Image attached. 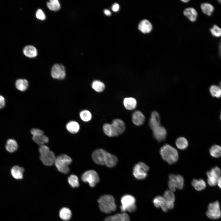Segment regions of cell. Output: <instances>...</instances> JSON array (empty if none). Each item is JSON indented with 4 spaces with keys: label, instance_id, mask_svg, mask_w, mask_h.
Segmentation results:
<instances>
[{
    "label": "cell",
    "instance_id": "4316f807",
    "mask_svg": "<svg viewBox=\"0 0 221 221\" xmlns=\"http://www.w3.org/2000/svg\"><path fill=\"white\" fill-rule=\"evenodd\" d=\"M66 127L67 130L73 134L77 133L79 129V124L75 121H71L68 122L67 124Z\"/></svg>",
    "mask_w": 221,
    "mask_h": 221
},
{
    "label": "cell",
    "instance_id": "5b68a950",
    "mask_svg": "<svg viewBox=\"0 0 221 221\" xmlns=\"http://www.w3.org/2000/svg\"><path fill=\"white\" fill-rule=\"evenodd\" d=\"M149 170V167L146 164L143 162H140L134 165L133 174L136 179L142 180L147 176V172Z\"/></svg>",
    "mask_w": 221,
    "mask_h": 221
},
{
    "label": "cell",
    "instance_id": "d590c367",
    "mask_svg": "<svg viewBox=\"0 0 221 221\" xmlns=\"http://www.w3.org/2000/svg\"><path fill=\"white\" fill-rule=\"evenodd\" d=\"M47 6L51 10L54 11L59 10L60 7V4L57 0H51L47 3Z\"/></svg>",
    "mask_w": 221,
    "mask_h": 221
},
{
    "label": "cell",
    "instance_id": "f6af8a7d",
    "mask_svg": "<svg viewBox=\"0 0 221 221\" xmlns=\"http://www.w3.org/2000/svg\"><path fill=\"white\" fill-rule=\"evenodd\" d=\"M119 8V5L117 3H114L112 6V10L115 12L118 11Z\"/></svg>",
    "mask_w": 221,
    "mask_h": 221
},
{
    "label": "cell",
    "instance_id": "8fae6325",
    "mask_svg": "<svg viewBox=\"0 0 221 221\" xmlns=\"http://www.w3.org/2000/svg\"><path fill=\"white\" fill-rule=\"evenodd\" d=\"M51 75L54 79H63L66 76L64 67L61 64H54L52 68Z\"/></svg>",
    "mask_w": 221,
    "mask_h": 221
},
{
    "label": "cell",
    "instance_id": "d6a6232c",
    "mask_svg": "<svg viewBox=\"0 0 221 221\" xmlns=\"http://www.w3.org/2000/svg\"><path fill=\"white\" fill-rule=\"evenodd\" d=\"M209 152L212 157H219L221 156V147L216 145H213L210 148Z\"/></svg>",
    "mask_w": 221,
    "mask_h": 221
},
{
    "label": "cell",
    "instance_id": "277c9868",
    "mask_svg": "<svg viewBox=\"0 0 221 221\" xmlns=\"http://www.w3.org/2000/svg\"><path fill=\"white\" fill-rule=\"evenodd\" d=\"M135 202V199L133 196L128 194L124 195L121 199V205L120 207L121 211L122 212L126 211L130 212H134L136 208Z\"/></svg>",
    "mask_w": 221,
    "mask_h": 221
},
{
    "label": "cell",
    "instance_id": "d6986e66",
    "mask_svg": "<svg viewBox=\"0 0 221 221\" xmlns=\"http://www.w3.org/2000/svg\"><path fill=\"white\" fill-rule=\"evenodd\" d=\"M138 28L142 33H147L152 30V25L149 21L144 19L140 22L138 24Z\"/></svg>",
    "mask_w": 221,
    "mask_h": 221
},
{
    "label": "cell",
    "instance_id": "f546056e",
    "mask_svg": "<svg viewBox=\"0 0 221 221\" xmlns=\"http://www.w3.org/2000/svg\"><path fill=\"white\" fill-rule=\"evenodd\" d=\"M176 145L179 149L184 150L187 147L188 145V142L185 138L180 137L176 140Z\"/></svg>",
    "mask_w": 221,
    "mask_h": 221
},
{
    "label": "cell",
    "instance_id": "74e56055",
    "mask_svg": "<svg viewBox=\"0 0 221 221\" xmlns=\"http://www.w3.org/2000/svg\"><path fill=\"white\" fill-rule=\"evenodd\" d=\"M166 203H174L175 197L173 192L170 190H167L164 192L163 197Z\"/></svg>",
    "mask_w": 221,
    "mask_h": 221
},
{
    "label": "cell",
    "instance_id": "9c48e42d",
    "mask_svg": "<svg viewBox=\"0 0 221 221\" xmlns=\"http://www.w3.org/2000/svg\"><path fill=\"white\" fill-rule=\"evenodd\" d=\"M40 153V158L43 163L47 166H50L54 163L56 157L54 153L49 149Z\"/></svg>",
    "mask_w": 221,
    "mask_h": 221
},
{
    "label": "cell",
    "instance_id": "7dc6e473",
    "mask_svg": "<svg viewBox=\"0 0 221 221\" xmlns=\"http://www.w3.org/2000/svg\"><path fill=\"white\" fill-rule=\"evenodd\" d=\"M219 56L221 58V39L219 43Z\"/></svg>",
    "mask_w": 221,
    "mask_h": 221
},
{
    "label": "cell",
    "instance_id": "52a82bcc",
    "mask_svg": "<svg viewBox=\"0 0 221 221\" xmlns=\"http://www.w3.org/2000/svg\"><path fill=\"white\" fill-rule=\"evenodd\" d=\"M206 214L209 218L213 219H216L220 217L221 211L218 201L209 204Z\"/></svg>",
    "mask_w": 221,
    "mask_h": 221
},
{
    "label": "cell",
    "instance_id": "f35d334b",
    "mask_svg": "<svg viewBox=\"0 0 221 221\" xmlns=\"http://www.w3.org/2000/svg\"><path fill=\"white\" fill-rule=\"evenodd\" d=\"M211 34L215 37H221V28L216 25H214L210 29Z\"/></svg>",
    "mask_w": 221,
    "mask_h": 221
},
{
    "label": "cell",
    "instance_id": "83f0119b",
    "mask_svg": "<svg viewBox=\"0 0 221 221\" xmlns=\"http://www.w3.org/2000/svg\"><path fill=\"white\" fill-rule=\"evenodd\" d=\"M17 144L15 140L10 139L7 141L6 148L8 152L10 153L14 152L17 150Z\"/></svg>",
    "mask_w": 221,
    "mask_h": 221
},
{
    "label": "cell",
    "instance_id": "3957f363",
    "mask_svg": "<svg viewBox=\"0 0 221 221\" xmlns=\"http://www.w3.org/2000/svg\"><path fill=\"white\" fill-rule=\"evenodd\" d=\"M72 162V159L69 156L61 154L56 158L54 164L59 171L66 174L69 172V165Z\"/></svg>",
    "mask_w": 221,
    "mask_h": 221
},
{
    "label": "cell",
    "instance_id": "e575fe53",
    "mask_svg": "<svg viewBox=\"0 0 221 221\" xmlns=\"http://www.w3.org/2000/svg\"><path fill=\"white\" fill-rule=\"evenodd\" d=\"M209 91L211 96L213 97L219 98L221 97V88L215 85H212L209 88Z\"/></svg>",
    "mask_w": 221,
    "mask_h": 221
},
{
    "label": "cell",
    "instance_id": "6da1fadb",
    "mask_svg": "<svg viewBox=\"0 0 221 221\" xmlns=\"http://www.w3.org/2000/svg\"><path fill=\"white\" fill-rule=\"evenodd\" d=\"M160 152L162 159L170 165L174 164L178 160L179 156L177 150L168 144L163 146L160 148Z\"/></svg>",
    "mask_w": 221,
    "mask_h": 221
},
{
    "label": "cell",
    "instance_id": "8992f818",
    "mask_svg": "<svg viewBox=\"0 0 221 221\" xmlns=\"http://www.w3.org/2000/svg\"><path fill=\"white\" fill-rule=\"evenodd\" d=\"M82 180L89 183L90 186L94 187L99 180L97 173L94 170H90L84 173L81 176Z\"/></svg>",
    "mask_w": 221,
    "mask_h": 221
},
{
    "label": "cell",
    "instance_id": "7c38bea8",
    "mask_svg": "<svg viewBox=\"0 0 221 221\" xmlns=\"http://www.w3.org/2000/svg\"><path fill=\"white\" fill-rule=\"evenodd\" d=\"M107 152L103 149H96L92 153V159L97 164L105 165V160Z\"/></svg>",
    "mask_w": 221,
    "mask_h": 221
},
{
    "label": "cell",
    "instance_id": "60d3db41",
    "mask_svg": "<svg viewBox=\"0 0 221 221\" xmlns=\"http://www.w3.org/2000/svg\"><path fill=\"white\" fill-rule=\"evenodd\" d=\"M103 130L105 134L110 137H113V132L111 124L106 123L103 126Z\"/></svg>",
    "mask_w": 221,
    "mask_h": 221
},
{
    "label": "cell",
    "instance_id": "4fadbf2b",
    "mask_svg": "<svg viewBox=\"0 0 221 221\" xmlns=\"http://www.w3.org/2000/svg\"><path fill=\"white\" fill-rule=\"evenodd\" d=\"M152 130L154 137L158 142H161L165 140L167 131L164 127L160 125Z\"/></svg>",
    "mask_w": 221,
    "mask_h": 221
},
{
    "label": "cell",
    "instance_id": "8d00e7d4",
    "mask_svg": "<svg viewBox=\"0 0 221 221\" xmlns=\"http://www.w3.org/2000/svg\"><path fill=\"white\" fill-rule=\"evenodd\" d=\"M68 181L69 184L73 188H77L79 186L78 178L75 175H70L68 177Z\"/></svg>",
    "mask_w": 221,
    "mask_h": 221
},
{
    "label": "cell",
    "instance_id": "ffe728a7",
    "mask_svg": "<svg viewBox=\"0 0 221 221\" xmlns=\"http://www.w3.org/2000/svg\"><path fill=\"white\" fill-rule=\"evenodd\" d=\"M184 15L190 21L192 22L195 21L197 16V13L196 10L192 7L185 9L183 12Z\"/></svg>",
    "mask_w": 221,
    "mask_h": 221
},
{
    "label": "cell",
    "instance_id": "f5cc1de1",
    "mask_svg": "<svg viewBox=\"0 0 221 221\" xmlns=\"http://www.w3.org/2000/svg\"><path fill=\"white\" fill-rule=\"evenodd\" d=\"M220 118L221 120V113H220Z\"/></svg>",
    "mask_w": 221,
    "mask_h": 221
},
{
    "label": "cell",
    "instance_id": "603a6c76",
    "mask_svg": "<svg viewBox=\"0 0 221 221\" xmlns=\"http://www.w3.org/2000/svg\"><path fill=\"white\" fill-rule=\"evenodd\" d=\"M24 169L17 165L13 167L11 170V173L13 176L17 179H21L23 177Z\"/></svg>",
    "mask_w": 221,
    "mask_h": 221
},
{
    "label": "cell",
    "instance_id": "bcb514c9",
    "mask_svg": "<svg viewBox=\"0 0 221 221\" xmlns=\"http://www.w3.org/2000/svg\"><path fill=\"white\" fill-rule=\"evenodd\" d=\"M104 12L105 14L107 16H110L111 15V13L110 11L107 9H105Z\"/></svg>",
    "mask_w": 221,
    "mask_h": 221
},
{
    "label": "cell",
    "instance_id": "ee69618b",
    "mask_svg": "<svg viewBox=\"0 0 221 221\" xmlns=\"http://www.w3.org/2000/svg\"><path fill=\"white\" fill-rule=\"evenodd\" d=\"M5 105V99L4 97L0 95V109L3 108Z\"/></svg>",
    "mask_w": 221,
    "mask_h": 221
},
{
    "label": "cell",
    "instance_id": "4dcf8cb0",
    "mask_svg": "<svg viewBox=\"0 0 221 221\" xmlns=\"http://www.w3.org/2000/svg\"><path fill=\"white\" fill-rule=\"evenodd\" d=\"M59 215L61 219L64 221H68L71 218L72 213L70 210L66 207L61 209L60 211Z\"/></svg>",
    "mask_w": 221,
    "mask_h": 221
},
{
    "label": "cell",
    "instance_id": "2e32d148",
    "mask_svg": "<svg viewBox=\"0 0 221 221\" xmlns=\"http://www.w3.org/2000/svg\"><path fill=\"white\" fill-rule=\"evenodd\" d=\"M149 124L152 130L160 126V115L157 112L154 111L152 113Z\"/></svg>",
    "mask_w": 221,
    "mask_h": 221
},
{
    "label": "cell",
    "instance_id": "1f68e13d",
    "mask_svg": "<svg viewBox=\"0 0 221 221\" xmlns=\"http://www.w3.org/2000/svg\"><path fill=\"white\" fill-rule=\"evenodd\" d=\"M33 141L37 144L41 145L47 143L49 141L48 137L44 134L38 136H33Z\"/></svg>",
    "mask_w": 221,
    "mask_h": 221
},
{
    "label": "cell",
    "instance_id": "ab89813d",
    "mask_svg": "<svg viewBox=\"0 0 221 221\" xmlns=\"http://www.w3.org/2000/svg\"><path fill=\"white\" fill-rule=\"evenodd\" d=\"M80 117L81 119L84 122L90 121L91 118V114L90 111L87 110H83L80 113Z\"/></svg>",
    "mask_w": 221,
    "mask_h": 221
},
{
    "label": "cell",
    "instance_id": "d4e9b609",
    "mask_svg": "<svg viewBox=\"0 0 221 221\" xmlns=\"http://www.w3.org/2000/svg\"><path fill=\"white\" fill-rule=\"evenodd\" d=\"M200 7L202 12L209 16H211L213 13L214 8L210 3L206 2L201 4Z\"/></svg>",
    "mask_w": 221,
    "mask_h": 221
},
{
    "label": "cell",
    "instance_id": "b9f144b4",
    "mask_svg": "<svg viewBox=\"0 0 221 221\" xmlns=\"http://www.w3.org/2000/svg\"><path fill=\"white\" fill-rule=\"evenodd\" d=\"M36 16L37 18L41 20H44L45 18V15L41 9H38L36 13Z\"/></svg>",
    "mask_w": 221,
    "mask_h": 221
},
{
    "label": "cell",
    "instance_id": "30bf717a",
    "mask_svg": "<svg viewBox=\"0 0 221 221\" xmlns=\"http://www.w3.org/2000/svg\"><path fill=\"white\" fill-rule=\"evenodd\" d=\"M113 137L117 136L122 134L125 130L126 126L124 122L119 119L113 120L111 124Z\"/></svg>",
    "mask_w": 221,
    "mask_h": 221
},
{
    "label": "cell",
    "instance_id": "681fc988",
    "mask_svg": "<svg viewBox=\"0 0 221 221\" xmlns=\"http://www.w3.org/2000/svg\"><path fill=\"white\" fill-rule=\"evenodd\" d=\"M181 1L184 2H188L189 1V0H182Z\"/></svg>",
    "mask_w": 221,
    "mask_h": 221
},
{
    "label": "cell",
    "instance_id": "9a60e30c",
    "mask_svg": "<svg viewBox=\"0 0 221 221\" xmlns=\"http://www.w3.org/2000/svg\"><path fill=\"white\" fill-rule=\"evenodd\" d=\"M145 119L144 115L139 110L135 111L133 113L132 116V122L137 126L142 125L145 122Z\"/></svg>",
    "mask_w": 221,
    "mask_h": 221
},
{
    "label": "cell",
    "instance_id": "7402d4cb",
    "mask_svg": "<svg viewBox=\"0 0 221 221\" xmlns=\"http://www.w3.org/2000/svg\"><path fill=\"white\" fill-rule=\"evenodd\" d=\"M123 104L126 109L132 110L136 107L137 102L134 98L131 97H127L125 98L124 99Z\"/></svg>",
    "mask_w": 221,
    "mask_h": 221
},
{
    "label": "cell",
    "instance_id": "ba28073f",
    "mask_svg": "<svg viewBox=\"0 0 221 221\" xmlns=\"http://www.w3.org/2000/svg\"><path fill=\"white\" fill-rule=\"evenodd\" d=\"M221 171L218 167H215L207 173V183L211 186L217 184L218 180L221 176Z\"/></svg>",
    "mask_w": 221,
    "mask_h": 221
},
{
    "label": "cell",
    "instance_id": "f1b7e54d",
    "mask_svg": "<svg viewBox=\"0 0 221 221\" xmlns=\"http://www.w3.org/2000/svg\"><path fill=\"white\" fill-rule=\"evenodd\" d=\"M16 88L21 91H24L26 90L28 86V81L25 79H19L15 83Z\"/></svg>",
    "mask_w": 221,
    "mask_h": 221
},
{
    "label": "cell",
    "instance_id": "44dd1931",
    "mask_svg": "<svg viewBox=\"0 0 221 221\" xmlns=\"http://www.w3.org/2000/svg\"><path fill=\"white\" fill-rule=\"evenodd\" d=\"M118 161V158L115 156L107 152L105 160V165L108 167H113L116 165Z\"/></svg>",
    "mask_w": 221,
    "mask_h": 221
},
{
    "label": "cell",
    "instance_id": "e0dca14e",
    "mask_svg": "<svg viewBox=\"0 0 221 221\" xmlns=\"http://www.w3.org/2000/svg\"><path fill=\"white\" fill-rule=\"evenodd\" d=\"M104 221H130V219L128 215L124 212L108 217Z\"/></svg>",
    "mask_w": 221,
    "mask_h": 221
},
{
    "label": "cell",
    "instance_id": "7a4b0ae2",
    "mask_svg": "<svg viewBox=\"0 0 221 221\" xmlns=\"http://www.w3.org/2000/svg\"><path fill=\"white\" fill-rule=\"evenodd\" d=\"M98 202L100 210L105 213H110L116 209L114 199L110 195H105L101 196Z\"/></svg>",
    "mask_w": 221,
    "mask_h": 221
},
{
    "label": "cell",
    "instance_id": "cb8c5ba5",
    "mask_svg": "<svg viewBox=\"0 0 221 221\" xmlns=\"http://www.w3.org/2000/svg\"><path fill=\"white\" fill-rule=\"evenodd\" d=\"M23 52L25 56L29 58L35 57L37 55L36 48L32 45H28L25 47Z\"/></svg>",
    "mask_w": 221,
    "mask_h": 221
},
{
    "label": "cell",
    "instance_id": "f907efd6",
    "mask_svg": "<svg viewBox=\"0 0 221 221\" xmlns=\"http://www.w3.org/2000/svg\"><path fill=\"white\" fill-rule=\"evenodd\" d=\"M218 1L219 2V3H220L221 4V0H218Z\"/></svg>",
    "mask_w": 221,
    "mask_h": 221
},
{
    "label": "cell",
    "instance_id": "816d5d0a",
    "mask_svg": "<svg viewBox=\"0 0 221 221\" xmlns=\"http://www.w3.org/2000/svg\"><path fill=\"white\" fill-rule=\"evenodd\" d=\"M219 85H220V87L221 88V81L219 83Z\"/></svg>",
    "mask_w": 221,
    "mask_h": 221
},
{
    "label": "cell",
    "instance_id": "7bdbcfd3",
    "mask_svg": "<svg viewBox=\"0 0 221 221\" xmlns=\"http://www.w3.org/2000/svg\"><path fill=\"white\" fill-rule=\"evenodd\" d=\"M30 132L33 136H38L44 134V132L42 130L37 128L32 129Z\"/></svg>",
    "mask_w": 221,
    "mask_h": 221
},
{
    "label": "cell",
    "instance_id": "c3c4849f",
    "mask_svg": "<svg viewBox=\"0 0 221 221\" xmlns=\"http://www.w3.org/2000/svg\"><path fill=\"white\" fill-rule=\"evenodd\" d=\"M217 184L218 185L219 187L221 188V176L220 177L218 180Z\"/></svg>",
    "mask_w": 221,
    "mask_h": 221
},
{
    "label": "cell",
    "instance_id": "ac0fdd59",
    "mask_svg": "<svg viewBox=\"0 0 221 221\" xmlns=\"http://www.w3.org/2000/svg\"><path fill=\"white\" fill-rule=\"evenodd\" d=\"M153 203L157 208L161 207L163 211H167L168 209L166 206V201L163 197L160 196H156L154 199Z\"/></svg>",
    "mask_w": 221,
    "mask_h": 221
},
{
    "label": "cell",
    "instance_id": "836d02e7",
    "mask_svg": "<svg viewBox=\"0 0 221 221\" xmlns=\"http://www.w3.org/2000/svg\"><path fill=\"white\" fill-rule=\"evenodd\" d=\"M91 87L94 90L98 92H102L105 88L104 83L101 81L98 80L93 81L92 83Z\"/></svg>",
    "mask_w": 221,
    "mask_h": 221
},
{
    "label": "cell",
    "instance_id": "484cf974",
    "mask_svg": "<svg viewBox=\"0 0 221 221\" xmlns=\"http://www.w3.org/2000/svg\"><path fill=\"white\" fill-rule=\"evenodd\" d=\"M191 184L195 189L198 191L204 189L206 187L205 182L202 179H193L192 181Z\"/></svg>",
    "mask_w": 221,
    "mask_h": 221
},
{
    "label": "cell",
    "instance_id": "5bb4252c",
    "mask_svg": "<svg viewBox=\"0 0 221 221\" xmlns=\"http://www.w3.org/2000/svg\"><path fill=\"white\" fill-rule=\"evenodd\" d=\"M169 180L174 183L176 188L179 189H182L184 185V180L181 175L170 174L169 175Z\"/></svg>",
    "mask_w": 221,
    "mask_h": 221
}]
</instances>
